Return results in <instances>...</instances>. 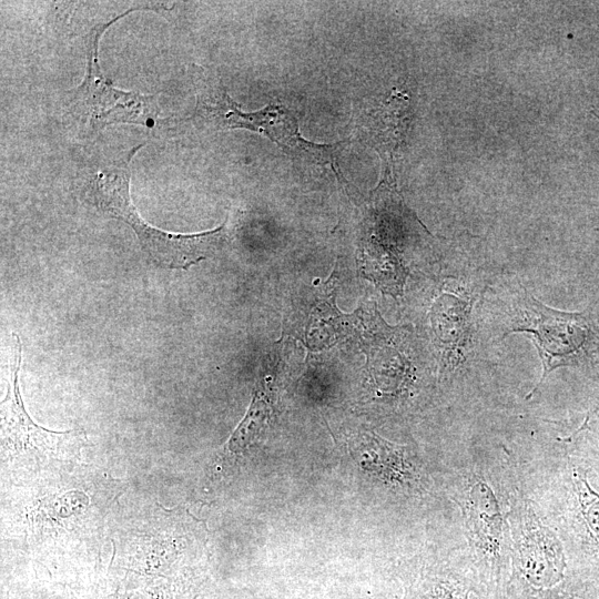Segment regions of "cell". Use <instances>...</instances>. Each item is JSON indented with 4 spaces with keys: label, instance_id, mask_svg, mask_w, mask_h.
I'll use <instances>...</instances> for the list:
<instances>
[{
    "label": "cell",
    "instance_id": "6",
    "mask_svg": "<svg viewBox=\"0 0 599 599\" xmlns=\"http://www.w3.org/2000/svg\"><path fill=\"white\" fill-rule=\"evenodd\" d=\"M475 297L464 291L444 293L433 306L432 323L446 363L459 365L470 337V312Z\"/></svg>",
    "mask_w": 599,
    "mask_h": 599
},
{
    "label": "cell",
    "instance_id": "12",
    "mask_svg": "<svg viewBox=\"0 0 599 599\" xmlns=\"http://www.w3.org/2000/svg\"><path fill=\"white\" fill-rule=\"evenodd\" d=\"M587 440L595 458L599 461V408L593 413L585 426Z\"/></svg>",
    "mask_w": 599,
    "mask_h": 599
},
{
    "label": "cell",
    "instance_id": "16",
    "mask_svg": "<svg viewBox=\"0 0 599 599\" xmlns=\"http://www.w3.org/2000/svg\"><path fill=\"white\" fill-rule=\"evenodd\" d=\"M591 113H592V114H593L595 116H597V118H598V120H599V116H598V115H597V114H596V113H595L593 111H592Z\"/></svg>",
    "mask_w": 599,
    "mask_h": 599
},
{
    "label": "cell",
    "instance_id": "10",
    "mask_svg": "<svg viewBox=\"0 0 599 599\" xmlns=\"http://www.w3.org/2000/svg\"><path fill=\"white\" fill-rule=\"evenodd\" d=\"M468 496L467 505L475 529L485 542L494 544L499 535L501 516L493 491L487 485L476 483Z\"/></svg>",
    "mask_w": 599,
    "mask_h": 599
},
{
    "label": "cell",
    "instance_id": "15",
    "mask_svg": "<svg viewBox=\"0 0 599 599\" xmlns=\"http://www.w3.org/2000/svg\"><path fill=\"white\" fill-rule=\"evenodd\" d=\"M561 599H589V598H586L585 596H579V595H568V596L562 597Z\"/></svg>",
    "mask_w": 599,
    "mask_h": 599
},
{
    "label": "cell",
    "instance_id": "14",
    "mask_svg": "<svg viewBox=\"0 0 599 599\" xmlns=\"http://www.w3.org/2000/svg\"><path fill=\"white\" fill-rule=\"evenodd\" d=\"M597 327H598V341H597V346H596V351L593 355L597 363L599 364V324H597Z\"/></svg>",
    "mask_w": 599,
    "mask_h": 599
},
{
    "label": "cell",
    "instance_id": "7",
    "mask_svg": "<svg viewBox=\"0 0 599 599\" xmlns=\"http://www.w3.org/2000/svg\"><path fill=\"white\" fill-rule=\"evenodd\" d=\"M572 515L582 550L599 570V494L587 480V471L572 467L570 474Z\"/></svg>",
    "mask_w": 599,
    "mask_h": 599
},
{
    "label": "cell",
    "instance_id": "8",
    "mask_svg": "<svg viewBox=\"0 0 599 599\" xmlns=\"http://www.w3.org/2000/svg\"><path fill=\"white\" fill-rule=\"evenodd\" d=\"M521 565L535 585L557 581L562 569L561 551L557 540L546 531L532 530L521 547Z\"/></svg>",
    "mask_w": 599,
    "mask_h": 599
},
{
    "label": "cell",
    "instance_id": "11",
    "mask_svg": "<svg viewBox=\"0 0 599 599\" xmlns=\"http://www.w3.org/2000/svg\"><path fill=\"white\" fill-rule=\"evenodd\" d=\"M272 414L271 405L263 392L257 390L244 419L229 440L230 451L245 450L265 429Z\"/></svg>",
    "mask_w": 599,
    "mask_h": 599
},
{
    "label": "cell",
    "instance_id": "9",
    "mask_svg": "<svg viewBox=\"0 0 599 599\" xmlns=\"http://www.w3.org/2000/svg\"><path fill=\"white\" fill-rule=\"evenodd\" d=\"M359 445V465L386 481H402L408 475L404 450L373 433L364 434Z\"/></svg>",
    "mask_w": 599,
    "mask_h": 599
},
{
    "label": "cell",
    "instance_id": "4",
    "mask_svg": "<svg viewBox=\"0 0 599 599\" xmlns=\"http://www.w3.org/2000/svg\"><path fill=\"white\" fill-rule=\"evenodd\" d=\"M135 10H155V8H131L105 23H98L90 33L87 75L72 91L68 105L71 114L88 123L93 131L115 123L152 128L158 120L160 109L155 95L114 88L99 65L98 44L103 32L113 22Z\"/></svg>",
    "mask_w": 599,
    "mask_h": 599
},
{
    "label": "cell",
    "instance_id": "13",
    "mask_svg": "<svg viewBox=\"0 0 599 599\" xmlns=\"http://www.w3.org/2000/svg\"><path fill=\"white\" fill-rule=\"evenodd\" d=\"M426 599H453L449 593H446L444 590L436 591L434 595L427 597Z\"/></svg>",
    "mask_w": 599,
    "mask_h": 599
},
{
    "label": "cell",
    "instance_id": "1",
    "mask_svg": "<svg viewBox=\"0 0 599 599\" xmlns=\"http://www.w3.org/2000/svg\"><path fill=\"white\" fill-rule=\"evenodd\" d=\"M141 148L134 146L123 159L100 170L90 183V199L100 211L131 226L143 251L156 265L167 270H189L205 260L223 241L225 222L211 231L180 234L159 230L143 220L130 194V162Z\"/></svg>",
    "mask_w": 599,
    "mask_h": 599
},
{
    "label": "cell",
    "instance_id": "5",
    "mask_svg": "<svg viewBox=\"0 0 599 599\" xmlns=\"http://www.w3.org/2000/svg\"><path fill=\"white\" fill-rule=\"evenodd\" d=\"M13 359L7 396L1 404L2 440L13 455H33L40 458H75L87 440L83 430L52 432L37 425L24 409L19 387L22 344L12 334Z\"/></svg>",
    "mask_w": 599,
    "mask_h": 599
},
{
    "label": "cell",
    "instance_id": "2",
    "mask_svg": "<svg viewBox=\"0 0 599 599\" xmlns=\"http://www.w3.org/2000/svg\"><path fill=\"white\" fill-rule=\"evenodd\" d=\"M508 315L502 337L511 333L529 335L542 364L541 378L527 398L554 369L578 366L595 354L598 341L597 323L586 312L554 309L522 287Z\"/></svg>",
    "mask_w": 599,
    "mask_h": 599
},
{
    "label": "cell",
    "instance_id": "3",
    "mask_svg": "<svg viewBox=\"0 0 599 599\" xmlns=\"http://www.w3.org/2000/svg\"><path fill=\"white\" fill-rule=\"evenodd\" d=\"M192 81L196 105L193 118L210 129H246L265 135L287 153L315 161H329L333 148L306 141L297 119L283 105L267 104L258 111L243 112L225 88L202 67L193 64Z\"/></svg>",
    "mask_w": 599,
    "mask_h": 599
}]
</instances>
